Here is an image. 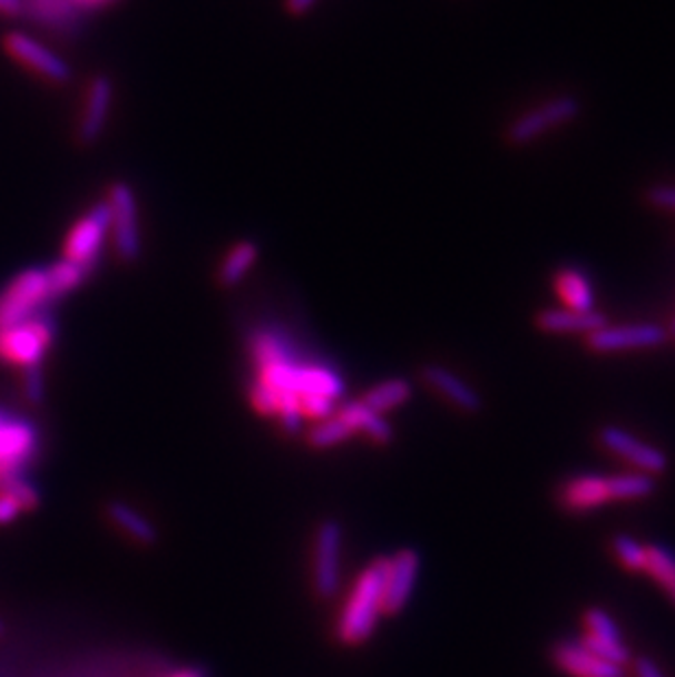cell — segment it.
<instances>
[{
  "label": "cell",
  "mask_w": 675,
  "mask_h": 677,
  "mask_svg": "<svg viewBox=\"0 0 675 677\" xmlns=\"http://www.w3.org/2000/svg\"><path fill=\"white\" fill-rule=\"evenodd\" d=\"M251 353L257 366V382L251 389V402L262 414L276 416L290 434L301 432V400L323 395L340 400L344 382L323 364H310L294 357L285 340L272 332H260L251 338Z\"/></svg>",
  "instance_id": "1"
},
{
  "label": "cell",
  "mask_w": 675,
  "mask_h": 677,
  "mask_svg": "<svg viewBox=\"0 0 675 677\" xmlns=\"http://www.w3.org/2000/svg\"><path fill=\"white\" fill-rule=\"evenodd\" d=\"M389 557L375 559L362 570L338 618V638L344 645L366 642L384 614V583Z\"/></svg>",
  "instance_id": "2"
},
{
  "label": "cell",
  "mask_w": 675,
  "mask_h": 677,
  "mask_svg": "<svg viewBox=\"0 0 675 677\" xmlns=\"http://www.w3.org/2000/svg\"><path fill=\"white\" fill-rule=\"evenodd\" d=\"M53 338V318L49 314H36L25 323L0 330V360L13 366H22L25 371L40 366Z\"/></svg>",
  "instance_id": "3"
},
{
  "label": "cell",
  "mask_w": 675,
  "mask_h": 677,
  "mask_svg": "<svg viewBox=\"0 0 675 677\" xmlns=\"http://www.w3.org/2000/svg\"><path fill=\"white\" fill-rule=\"evenodd\" d=\"M49 301H53L47 271L20 272L0 294V330L33 318Z\"/></svg>",
  "instance_id": "4"
},
{
  "label": "cell",
  "mask_w": 675,
  "mask_h": 677,
  "mask_svg": "<svg viewBox=\"0 0 675 677\" xmlns=\"http://www.w3.org/2000/svg\"><path fill=\"white\" fill-rule=\"evenodd\" d=\"M38 452L36 428L18 416L0 410V478L4 489L20 478V472L33 461Z\"/></svg>",
  "instance_id": "5"
},
{
  "label": "cell",
  "mask_w": 675,
  "mask_h": 677,
  "mask_svg": "<svg viewBox=\"0 0 675 677\" xmlns=\"http://www.w3.org/2000/svg\"><path fill=\"white\" fill-rule=\"evenodd\" d=\"M108 235H110V206L108 203H99L70 228L65 244V259L90 272L104 251Z\"/></svg>",
  "instance_id": "6"
},
{
  "label": "cell",
  "mask_w": 675,
  "mask_h": 677,
  "mask_svg": "<svg viewBox=\"0 0 675 677\" xmlns=\"http://www.w3.org/2000/svg\"><path fill=\"white\" fill-rule=\"evenodd\" d=\"M110 235L121 262L133 264L140 257V226L135 192L128 183H115L108 194Z\"/></svg>",
  "instance_id": "7"
},
{
  "label": "cell",
  "mask_w": 675,
  "mask_h": 677,
  "mask_svg": "<svg viewBox=\"0 0 675 677\" xmlns=\"http://www.w3.org/2000/svg\"><path fill=\"white\" fill-rule=\"evenodd\" d=\"M579 112H581V104L573 95L548 99L546 104L518 117L507 130V140L511 145H529L538 136L546 135L564 124H570L573 119L579 117Z\"/></svg>",
  "instance_id": "8"
},
{
  "label": "cell",
  "mask_w": 675,
  "mask_h": 677,
  "mask_svg": "<svg viewBox=\"0 0 675 677\" xmlns=\"http://www.w3.org/2000/svg\"><path fill=\"white\" fill-rule=\"evenodd\" d=\"M342 542L340 522L325 520L319 527L314 542V588L323 599H332L340 586Z\"/></svg>",
  "instance_id": "9"
},
{
  "label": "cell",
  "mask_w": 675,
  "mask_h": 677,
  "mask_svg": "<svg viewBox=\"0 0 675 677\" xmlns=\"http://www.w3.org/2000/svg\"><path fill=\"white\" fill-rule=\"evenodd\" d=\"M604 448L609 450L614 457L623 459L625 463H629L636 472L643 474H663L667 470V457L663 450L640 441L638 436H634L632 432L618 428V425H608L601 430L599 434Z\"/></svg>",
  "instance_id": "10"
},
{
  "label": "cell",
  "mask_w": 675,
  "mask_h": 677,
  "mask_svg": "<svg viewBox=\"0 0 675 677\" xmlns=\"http://www.w3.org/2000/svg\"><path fill=\"white\" fill-rule=\"evenodd\" d=\"M669 338L667 330L658 323H627L616 327H601L588 336V346L597 353H616L629 349H652Z\"/></svg>",
  "instance_id": "11"
},
{
  "label": "cell",
  "mask_w": 675,
  "mask_h": 677,
  "mask_svg": "<svg viewBox=\"0 0 675 677\" xmlns=\"http://www.w3.org/2000/svg\"><path fill=\"white\" fill-rule=\"evenodd\" d=\"M421 572V557L417 550L404 548L389 557L387 583H384V614L404 610L412 599Z\"/></svg>",
  "instance_id": "12"
},
{
  "label": "cell",
  "mask_w": 675,
  "mask_h": 677,
  "mask_svg": "<svg viewBox=\"0 0 675 677\" xmlns=\"http://www.w3.org/2000/svg\"><path fill=\"white\" fill-rule=\"evenodd\" d=\"M584 625H586V636L581 638V642L590 651H595L597 656L606 658L618 667H625L632 660L629 649L623 642L620 629L608 611L597 610V608L586 611Z\"/></svg>",
  "instance_id": "13"
},
{
  "label": "cell",
  "mask_w": 675,
  "mask_h": 677,
  "mask_svg": "<svg viewBox=\"0 0 675 677\" xmlns=\"http://www.w3.org/2000/svg\"><path fill=\"white\" fill-rule=\"evenodd\" d=\"M4 49L11 58H16L18 62L33 68L36 72H40L42 77L51 79V81H67L70 77V68L67 62L56 56L53 51H49L45 45H40L38 40L29 38L27 33H9L4 38Z\"/></svg>",
  "instance_id": "14"
},
{
  "label": "cell",
  "mask_w": 675,
  "mask_h": 677,
  "mask_svg": "<svg viewBox=\"0 0 675 677\" xmlns=\"http://www.w3.org/2000/svg\"><path fill=\"white\" fill-rule=\"evenodd\" d=\"M555 665L573 677H625V669L590 651L581 640H564L552 651Z\"/></svg>",
  "instance_id": "15"
},
{
  "label": "cell",
  "mask_w": 675,
  "mask_h": 677,
  "mask_svg": "<svg viewBox=\"0 0 675 677\" xmlns=\"http://www.w3.org/2000/svg\"><path fill=\"white\" fill-rule=\"evenodd\" d=\"M113 95H115V88H113L110 77L97 75L90 81V90H88V99H86V108H84V117H81V126H79L81 143L90 145L106 130L110 108H113Z\"/></svg>",
  "instance_id": "16"
},
{
  "label": "cell",
  "mask_w": 675,
  "mask_h": 677,
  "mask_svg": "<svg viewBox=\"0 0 675 677\" xmlns=\"http://www.w3.org/2000/svg\"><path fill=\"white\" fill-rule=\"evenodd\" d=\"M538 327L546 334H584L590 336L593 332L608 325V318L597 312H575L568 307L561 310H541L536 318Z\"/></svg>",
  "instance_id": "17"
},
{
  "label": "cell",
  "mask_w": 675,
  "mask_h": 677,
  "mask_svg": "<svg viewBox=\"0 0 675 677\" xmlns=\"http://www.w3.org/2000/svg\"><path fill=\"white\" fill-rule=\"evenodd\" d=\"M423 380L428 386H432L439 395H443L448 402L461 408L463 412H478L482 408V400L472 386L457 373L448 371L446 366H439V364L425 366Z\"/></svg>",
  "instance_id": "18"
},
{
  "label": "cell",
  "mask_w": 675,
  "mask_h": 677,
  "mask_svg": "<svg viewBox=\"0 0 675 677\" xmlns=\"http://www.w3.org/2000/svg\"><path fill=\"white\" fill-rule=\"evenodd\" d=\"M561 502L570 511H595L612 502L606 475L584 474L566 482Z\"/></svg>",
  "instance_id": "19"
},
{
  "label": "cell",
  "mask_w": 675,
  "mask_h": 677,
  "mask_svg": "<svg viewBox=\"0 0 675 677\" xmlns=\"http://www.w3.org/2000/svg\"><path fill=\"white\" fill-rule=\"evenodd\" d=\"M338 414L344 419V423L351 428L353 434H364L371 441L382 443V445L391 443V439H393V428L384 419V414L371 410L362 400L338 408Z\"/></svg>",
  "instance_id": "20"
},
{
  "label": "cell",
  "mask_w": 675,
  "mask_h": 677,
  "mask_svg": "<svg viewBox=\"0 0 675 677\" xmlns=\"http://www.w3.org/2000/svg\"><path fill=\"white\" fill-rule=\"evenodd\" d=\"M555 290H557L564 307L575 310V312L595 310V292L584 272L561 268L555 274Z\"/></svg>",
  "instance_id": "21"
},
{
  "label": "cell",
  "mask_w": 675,
  "mask_h": 677,
  "mask_svg": "<svg viewBox=\"0 0 675 677\" xmlns=\"http://www.w3.org/2000/svg\"><path fill=\"white\" fill-rule=\"evenodd\" d=\"M108 516L110 520L136 542L154 543L158 540V531L154 527V522L149 518H145L143 513H138L133 504L115 500L108 504Z\"/></svg>",
  "instance_id": "22"
},
{
  "label": "cell",
  "mask_w": 675,
  "mask_h": 677,
  "mask_svg": "<svg viewBox=\"0 0 675 677\" xmlns=\"http://www.w3.org/2000/svg\"><path fill=\"white\" fill-rule=\"evenodd\" d=\"M22 9L56 31H70L77 18V7L70 0H25Z\"/></svg>",
  "instance_id": "23"
},
{
  "label": "cell",
  "mask_w": 675,
  "mask_h": 677,
  "mask_svg": "<svg viewBox=\"0 0 675 677\" xmlns=\"http://www.w3.org/2000/svg\"><path fill=\"white\" fill-rule=\"evenodd\" d=\"M257 257H260V248H257L255 242H239V244L224 257V262H222V266H219V272H217L219 283L226 285V287L237 285V283L248 274V271L255 266Z\"/></svg>",
  "instance_id": "24"
},
{
  "label": "cell",
  "mask_w": 675,
  "mask_h": 677,
  "mask_svg": "<svg viewBox=\"0 0 675 677\" xmlns=\"http://www.w3.org/2000/svg\"><path fill=\"white\" fill-rule=\"evenodd\" d=\"M410 395H412L410 382L395 377V380H387V382L373 386L362 398V402L371 408V410L384 414V412H391L395 408L404 406L405 402L410 400Z\"/></svg>",
  "instance_id": "25"
},
{
  "label": "cell",
  "mask_w": 675,
  "mask_h": 677,
  "mask_svg": "<svg viewBox=\"0 0 675 677\" xmlns=\"http://www.w3.org/2000/svg\"><path fill=\"white\" fill-rule=\"evenodd\" d=\"M609 496L612 500H643L654 493V478L643 472H632V474L609 475Z\"/></svg>",
  "instance_id": "26"
},
{
  "label": "cell",
  "mask_w": 675,
  "mask_h": 677,
  "mask_svg": "<svg viewBox=\"0 0 675 677\" xmlns=\"http://www.w3.org/2000/svg\"><path fill=\"white\" fill-rule=\"evenodd\" d=\"M645 572L652 575L675 601V555L663 546H647V566Z\"/></svg>",
  "instance_id": "27"
},
{
  "label": "cell",
  "mask_w": 675,
  "mask_h": 677,
  "mask_svg": "<svg viewBox=\"0 0 675 677\" xmlns=\"http://www.w3.org/2000/svg\"><path fill=\"white\" fill-rule=\"evenodd\" d=\"M351 436H353L351 428L344 423V419L338 414L336 410V414L319 421L312 428V432H310L307 439H310L312 448H316V450H330V448H336L340 443L349 441Z\"/></svg>",
  "instance_id": "28"
},
{
  "label": "cell",
  "mask_w": 675,
  "mask_h": 677,
  "mask_svg": "<svg viewBox=\"0 0 675 677\" xmlns=\"http://www.w3.org/2000/svg\"><path fill=\"white\" fill-rule=\"evenodd\" d=\"M86 274L88 272L84 271L81 266H77V264L68 262V259H62L56 266H51L47 271V276H49V287H51L53 298H58V296L67 294L70 290H75L86 278Z\"/></svg>",
  "instance_id": "29"
},
{
  "label": "cell",
  "mask_w": 675,
  "mask_h": 677,
  "mask_svg": "<svg viewBox=\"0 0 675 677\" xmlns=\"http://www.w3.org/2000/svg\"><path fill=\"white\" fill-rule=\"evenodd\" d=\"M614 555L616 559L632 572H645L647 566V546L636 542L629 536L614 538Z\"/></svg>",
  "instance_id": "30"
},
{
  "label": "cell",
  "mask_w": 675,
  "mask_h": 677,
  "mask_svg": "<svg viewBox=\"0 0 675 677\" xmlns=\"http://www.w3.org/2000/svg\"><path fill=\"white\" fill-rule=\"evenodd\" d=\"M301 408H303L305 419L323 421V419L336 414L338 402L332 398H323V395H310V398L301 400Z\"/></svg>",
  "instance_id": "31"
},
{
  "label": "cell",
  "mask_w": 675,
  "mask_h": 677,
  "mask_svg": "<svg viewBox=\"0 0 675 677\" xmlns=\"http://www.w3.org/2000/svg\"><path fill=\"white\" fill-rule=\"evenodd\" d=\"M25 391H27V398L31 402H42V391H45V384H42V373H40V366H33V369H27V375H25Z\"/></svg>",
  "instance_id": "32"
},
{
  "label": "cell",
  "mask_w": 675,
  "mask_h": 677,
  "mask_svg": "<svg viewBox=\"0 0 675 677\" xmlns=\"http://www.w3.org/2000/svg\"><path fill=\"white\" fill-rule=\"evenodd\" d=\"M634 671H636V677H665V674L658 669V665L649 658H638L634 663Z\"/></svg>",
  "instance_id": "33"
},
{
  "label": "cell",
  "mask_w": 675,
  "mask_h": 677,
  "mask_svg": "<svg viewBox=\"0 0 675 677\" xmlns=\"http://www.w3.org/2000/svg\"><path fill=\"white\" fill-rule=\"evenodd\" d=\"M316 2H319V0H285L287 9H290L292 13H296V16H301V13L310 11V9H312Z\"/></svg>",
  "instance_id": "34"
},
{
  "label": "cell",
  "mask_w": 675,
  "mask_h": 677,
  "mask_svg": "<svg viewBox=\"0 0 675 677\" xmlns=\"http://www.w3.org/2000/svg\"><path fill=\"white\" fill-rule=\"evenodd\" d=\"M77 9H95V7H104V4H110V2H117V0H70Z\"/></svg>",
  "instance_id": "35"
},
{
  "label": "cell",
  "mask_w": 675,
  "mask_h": 677,
  "mask_svg": "<svg viewBox=\"0 0 675 677\" xmlns=\"http://www.w3.org/2000/svg\"><path fill=\"white\" fill-rule=\"evenodd\" d=\"M169 677H206L203 669H183V671H176L174 676Z\"/></svg>",
  "instance_id": "36"
},
{
  "label": "cell",
  "mask_w": 675,
  "mask_h": 677,
  "mask_svg": "<svg viewBox=\"0 0 675 677\" xmlns=\"http://www.w3.org/2000/svg\"><path fill=\"white\" fill-rule=\"evenodd\" d=\"M667 334H669V336H674V338H675V321H674V323H672V327H669V330H667Z\"/></svg>",
  "instance_id": "37"
},
{
  "label": "cell",
  "mask_w": 675,
  "mask_h": 677,
  "mask_svg": "<svg viewBox=\"0 0 675 677\" xmlns=\"http://www.w3.org/2000/svg\"><path fill=\"white\" fill-rule=\"evenodd\" d=\"M0 631H2V622H0Z\"/></svg>",
  "instance_id": "38"
}]
</instances>
